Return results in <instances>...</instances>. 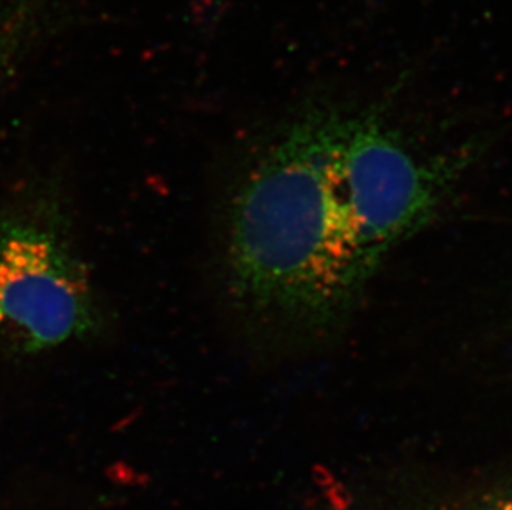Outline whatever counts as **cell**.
I'll use <instances>...</instances> for the list:
<instances>
[{
  "label": "cell",
  "mask_w": 512,
  "mask_h": 510,
  "mask_svg": "<svg viewBox=\"0 0 512 510\" xmlns=\"http://www.w3.org/2000/svg\"><path fill=\"white\" fill-rule=\"evenodd\" d=\"M54 12L49 0L0 2V85L7 82L37 49Z\"/></svg>",
  "instance_id": "3"
},
{
  "label": "cell",
  "mask_w": 512,
  "mask_h": 510,
  "mask_svg": "<svg viewBox=\"0 0 512 510\" xmlns=\"http://www.w3.org/2000/svg\"><path fill=\"white\" fill-rule=\"evenodd\" d=\"M451 510H512V484L468 497Z\"/></svg>",
  "instance_id": "4"
},
{
  "label": "cell",
  "mask_w": 512,
  "mask_h": 510,
  "mask_svg": "<svg viewBox=\"0 0 512 510\" xmlns=\"http://www.w3.org/2000/svg\"><path fill=\"white\" fill-rule=\"evenodd\" d=\"M372 111L322 108L244 150L219 198V294L251 347L300 355L352 322L398 246L435 219L476 161Z\"/></svg>",
  "instance_id": "1"
},
{
  "label": "cell",
  "mask_w": 512,
  "mask_h": 510,
  "mask_svg": "<svg viewBox=\"0 0 512 510\" xmlns=\"http://www.w3.org/2000/svg\"><path fill=\"white\" fill-rule=\"evenodd\" d=\"M105 323L63 189L30 184L0 206V360L90 342Z\"/></svg>",
  "instance_id": "2"
}]
</instances>
